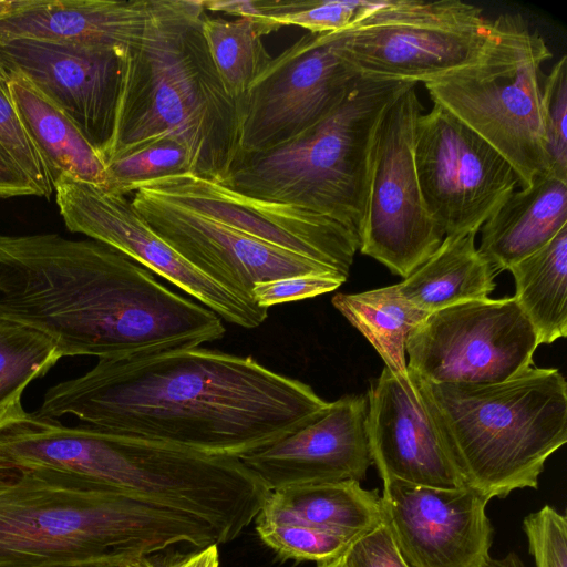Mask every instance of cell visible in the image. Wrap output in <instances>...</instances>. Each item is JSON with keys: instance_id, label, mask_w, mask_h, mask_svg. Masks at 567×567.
I'll list each match as a JSON object with an SVG mask.
<instances>
[{"instance_id": "obj_1", "label": "cell", "mask_w": 567, "mask_h": 567, "mask_svg": "<svg viewBox=\"0 0 567 567\" xmlns=\"http://www.w3.org/2000/svg\"><path fill=\"white\" fill-rule=\"evenodd\" d=\"M310 385L252 357L200 346L99 359L51 386L40 415H72L107 431L241 457L320 415Z\"/></svg>"}, {"instance_id": "obj_2", "label": "cell", "mask_w": 567, "mask_h": 567, "mask_svg": "<svg viewBox=\"0 0 567 567\" xmlns=\"http://www.w3.org/2000/svg\"><path fill=\"white\" fill-rule=\"evenodd\" d=\"M0 323L43 334L61 358L196 347L226 332L116 249L58 234L0 233Z\"/></svg>"}, {"instance_id": "obj_3", "label": "cell", "mask_w": 567, "mask_h": 567, "mask_svg": "<svg viewBox=\"0 0 567 567\" xmlns=\"http://www.w3.org/2000/svg\"><path fill=\"white\" fill-rule=\"evenodd\" d=\"M203 0H153L142 35L121 53L106 162L164 140L183 145L192 173L221 183L241 154L237 102L205 41Z\"/></svg>"}, {"instance_id": "obj_4", "label": "cell", "mask_w": 567, "mask_h": 567, "mask_svg": "<svg viewBox=\"0 0 567 567\" xmlns=\"http://www.w3.org/2000/svg\"><path fill=\"white\" fill-rule=\"evenodd\" d=\"M218 544L179 512L49 471L0 473V567L78 565Z\"/></svg>"}, {"instance_id": "obj_5", "label": "cell", "mask_w": 567, "mask_h": 567, "mask_svg": "<svg viewBox=\"0 0 567 567\" xmlns=\"http://www.w3.org/2000/svg\"><path fill=\"white\" fill-rule=\"evenodd\" d=\"M411 378L464 485L487 499L537 488L547 458L567 442V383L556 368L533 365L489 384Z\"/></svg>"}, {"instance_id": "obj_6", "label": "cell", "mask_w": 567, "mask_h": 567, "mask_svg": "<svg viewBox=\"0 0 567 567\" xmlns=\"http://www.w3.org/2000/svg\"><path fill=\"white\" fill-rule=\"evenodd\" d=\"M411 82L361 75L343 101L296 137L241 153L221 184L330 217L360 238L380 122Z\"/></svg>"}, {"instance_id": "obj_7", "label": "cell", "mask_w": 567, "mask_h": 567, "mask_svg": "<svg viewBox=\"0 0 567 567\" xmlns=\"http://www.w3.org/2000/svg\"><path fill=\"white\" fill-rule=\"evenodd\" d=\"M546 42L523 18L492 20L486 45L471 64L425 83L440 104L495 147L514 167L519 187L548 173L543 118Z\"/></svg>"}, {"instance_id": "obj_8", "label": "cell", "mask_w": 567, "mask_h": 567, "mask_svg": "<svg viewBox=\"0 0 567 567\" xmlns=\"http://www.w3.org/2000/svg\"><path fill=\"white\" fill-rule=\"evenodd\" d=\"M491 28L481 8L458 0H380L334 37L361 75L425 84L474 62Z\"/></svg>"}, {"instance_id": "obj_9", "label": "cell", "mask_w": 567, "mask_h": 567, "mask_svg": "<svg viewBox=\"0 0 567 567\" xmlns=\"http://www.w3.org/2000/svg\"><path fill=\"white\" fill-rule=\"evenodd\" d=\"M422 115L416 84L388 107L377 131L359 250L403 279L424 264L445 238L429 215L414 158Z\"/></svg>"}, {"instance_id": "obj_10", "label": "cell", "mask_w": 567, "mask_h": 567, "mask_svg": "<svg viewBox=\"0 0 567 567\" xmlns=\"http://www.w3.org/2000/svg\"><path fill=\"white\" fill-rule=\"evenodd\" d=\"M538 346L514 297H488L431 312L408 337L406 367L433 383H498L533 367Z\"/></svg>"}, {"instance_id": "obj_11", "label": "cell", "mask_w": 567, "mask_h": 567, "mask_svg": "<svg viewBox=\"0 0 567 567\" xmlns=\"http://www.w3.org/2000/svg\"><path fill=\"white\" fill-rule=\"evenodd\" d=\"M414 158L426 210L445 237L476 235L519 187L511 163L436 103L417 120Z\"/></svg>"}, {"instance_id": "obj_12", "label": "cell", "mask_w": 567, "mask_h": 567, "mask_svg": "<svg viewBox=\"0 0 567 567\" xmlns=\"http://www.w3.org/2000/svg\"><path fill=\"white\" fill-rule=\"evenodd\" d=\"M360 76L334 32L303 34L272 58L237 102L241 153L271 148L310 128Z\"/></svg>"}, {"instance_id": "obj_13", "label": "cell", "mask_w": 567, "mask_h": 567, "mask_svg": "<svg viewBox=\"0 0 567 567\" xmlns=\"http://www.w3.org/2000/svg\"><path fill=\"white\" fill-rule=\"evenodd\" d=\"M53 189L69 230L116 249L230 323L252 329L266 320L268 309L244 301L195 268L146 224L124 195L68 176L56 178Z\"/></svg>"}, {"instance_id": "obj_14", "label": "cell", "mask_w": 567, "mask_h": 567, "mask_svg": "<svg viewBox=\"0 0 567 567\" xmlns=\"http://www.w3.org/2000/svg\"><path fill=\"white\" fill-rule=\"evenodd\" d=\"M138 188L326 265L346 278L360 247L359 236L330 217L250 197L192 172L156 178Z\"/></svg>"}, {"instance_id": "obj_15", "label": "cell", "mask_w": 567, "mask_h": 567, "mask_svg": "<svg viewBox=\"0 0 567 567\" xmlns=\"http://www.w3.org/2000/svg\"><path fill=\"white\" fill-rule=\"evenodd\" d=\"M132 205L146 224L204 275L246 302L257 282L337 270L169 202L145 188ZM344 277V276H342ZM346 278V277H344Z\"/></svg>"}, {"instance_id": "obj_16", "label": "cell", "mask_w": 567, "mask_h": 567, "mask_svg": "<svg viewBox=\"0 0 567 567\" xmlns=\"http://www.w3.org/2000/svg\"><path fill=\"white\" fill-rule=\"evenodd\" d=\"M384 522L408 567H484L491 559L489 502L470 487L442 488L385 477Z\"/></svg>"}, {"instance_id": "obj_17", "label": "cell", "mask_w": 567, "mask_h": 567, "mask_svg": "<svg viewBox=\"0 0 567 567\" xmlns=\"http://www.w3.org/2000/svg\"><path fill=\"white\" fill-rule=\"evenodd\" d=\"M121 53L37 39L0 41L2 62L59 105L102 157L113 131Z\"/></svg>"}, {"instance_id": "obj_18", "label": "cell", "mask_w": 567, "mask_h": 567, "mask_svg": "<svg viewBox=\"0 0 567 567\" xmlns=\"http://www.w3.org/2000/svg\"><path fill=\"white\" fill-rule=\"evenodd\" d=\"M367 413V396L343 395L300 429L239 458L269 491L310 483L361 482L372 464Z\"/></svg>"}, {"instance_id": "obj_19", "label": "cell", "mask_w": 567, "mask_h": 567, "mask_svg": "<svg viewBox=\"0 0 567 567\" xmlns=\"http://www.w3.org/2000/svg\"><path fill=\"white\" fill-rule=\"evenodd\" d=\"M367 400V436L381 478L442 488L465 486L410 374L401 381L385 367L371 382Z\"/></svg>"}, {"instance_id": "obj_20", "label": "cell", "mask_w": 567, "mask_h": 567, "mask_svg": "<svg viewBox=\"0 0 567 567\" xmlns=\"http://www.w3.org/2000/svg\"><path fill=\"white\" fill-rule=\"evenodd\" d=\"M153 0H37L0 21V41L37 39L123 51L144 30Z\"/></svg>"}, {"instance_id": "obj_21", "label": "cell", "mask_w": 567, "mask_h": 567, "mask_svg": "<svg viewBox=\"0 0 567 567\" xmlns=\"http://www.w3.org/2000/svg\"><path fill=\"white\" fill-rule=\"evenodd\" d=\"M567 226V181L550 173L513 192L481 227L478 251L497 272L534 254Z\"/></svg>"}, {"instance_id": "obj_22", "label": "cell", "mask_w": 567, "mask_h": 567, "mask_svg": "<svg viewBox=\"0 0 567 567\" xmlns=\"http://www.w3.org/2000/svg\"><path fill=\"white\" fill-rule=\"evenodd\" d=\"M256 523L296 524L358 538L384 522L378 489L358 481L291 485L269 491Z\"/></svg>"}, {"instance_id": "obj_23", "label": "cell", "mask_w": 567, "mask_h": 567, "mask_svg": "<svg viewBox=\"0 0 567 567\" xmlns=\"http://www.w3.org/2000/svg\"><path fill=\"white\" fill-rule=\"evenodd\" d=\"M8 74L11 100L52 182L68 176L106 189V164L78 125L27 76L10 68Z\"/></svg>"}, {"instance_id": "obj_24", "label": "cell", "mask_w": 567, "mask_h": 567, "mask_svg": "<svg viewBox=\"0 0 567 567\" xmlns=\"http://www.w3.org/2000/svg\"><path fill=\"white\" fill-rule=\"evenodd\" d=\"M475 236L445 237L424 264L395 285L398 292L429 313L488 298L498 272L475 247Z\"/></svg>"}, {"instance_id": "obj_25", "label": "cell", "mask_w": 567, "mask_h": 567, "mask_svg": "<svg viewBox=\"0 0 567 567\" xmlns=\"http://www.w3.org/2000/svg\"><path fill=\"white\" fill-rule=\"evenodd\" d=\"M513 296L533 324L538 344L567 334V226L545 246L513 265Z\"/></svg>"}, {"instance_id": "obj_26", "label": "cell", "mask_w": 567, "mask_h": 567, "mask_svg": "<svg viewBox=\"0 0 567 567\" xmlns=\"http://www.w3.org/2000/svg\"><path fill=\"white\" fill-rule=\"evenodd\" d=\"M331 302L372 344L385 367L399 380H406L408 337L430 313L405 300L395 285L358 293L338 292Z\"/></svg>"}, {"instance_id": "obj_27", "label": "cell", "mask_w": 567, "mask_h": 567, "mask_svg": "<svg viewBox=\"0 0 567 567\" xmlns=\"http://www.w3.org/2000/svg\"><path fill=\"white\" fill-rule=\"evenodd\" d=\"M202 30L217 73L229 96L238 102L272 60L256 19L226 20L204 16Z\"/></svg>"}, {"instance_id": "obj_28", "label": "cell", "mask_w": 567, "mask_h": 567, "mask_svg": "<svg viewBox=\"0 0 567 567\" xmlns=\"http://www.w3.org/2000/svg\"><path fill=\"white\" fill-rule=\"evenodd\" d=\"M61 359L43 334L24 327L0 323V410L21 400L24 389Z\"/></svg>"}, {"instance_id": "obj_29", "label": "cell", "mask_w": 567, "mask_h": 567, "mask_svg": "<svg viewBox=\"0 0 567 567\" xmlns=\"http://www.w3.org/2000/svg\"><path fill=\"white\" fill-rule=\"evenodd\" d=\"M377 1L367 0H256L257 19L265 35L285 25L311 33L334 32L360 22Z\"/></svg>"}, {"instance_id": "obj_30", "label": "cell", "mask_w": 567, "mask_h": 567, "mask_svg": "<svg viewBox=\"0 0 567 567\" xmlns=\"http://www.w3.org/2000/svg\"><path fill=\"white\" fill-rule=\"evenodd\" d=\"M106 190L125 196L146 182L192 172V161L183 145L164 140L106 162Z\"/></svg>"}, {"instance_id": "obj_31", "label": "cell", "mask_w": 567, "mask_h": 567, "mask_svg": "<svg viewBox=\"0 0 567 567\" xmlns=\"http://www.w3.org/2000/svg\"><path fill=\"white\" fill-rule=\"evenodd\" d=\"M8 78V68L0 59V145L31 181L38 196L50 198L54 190L52 177L18 115Z\"/></svg>"}, {"instance_id": "obj_32", "label": "cell", "mask_w": 567, "mask_h": 567, "mask_svg": "<svg viewBox=\"0 0 567 567\" xmlns=\"http://www.w3.org/2000/svg\"><path fill=\"white\" fill-rule=\"evenodd\" d=\"M256 530L280 557L317 563L343 555L357 539L296 524L256 523Z\"/></svg>"}, {"instance_id": "obj_33", "label": "cell", "mask_w": 567, "mask_h": 567, "mask_svg": "<svg viewBox=\"0 0 567 567\" xmlns=\"http://www.w3.org/2000/svg\"><path fill=\"white\" fill-rule=\"evenodd\" d=\"M543 118L548 173L567 181V56L543 80Z\"/></svg>"}, {"instance_id": "obj_34", "label": "cell", "mask_w": 567, "mask_h": 567, "mask_svg": "<svg viewBox=\"0 0 567 567\" xmlns=\"http://www.w3.org/2000/svg\"><path fill=\"white\" fill-rule=\"evenodd\" d=\"M535 567H567V517L545 505L523 520Z\"/></svg>"}, {"instance_id": "obj_35", "label": "cell", "mask_w": 567, "mask_h": 567, "mask_svg": "<svg viewBox=\"0 0 567 567\" xmlns=\"http://www.w3.org/2000/svg\"><path fill=\"white\" fill-rule=\"evenodd\" d=\"M347 278L338 275H300L257 282L252 300L262 308L309 299L339 288Z\"/></svg>"}, {"instance_id": "obj_36", "label": "cell", "mask_w": 567, "mask_h": 567, "mask_svg": "<svg viewBox=\"0 0 567 567\" xmlns=\"http://www.w3.org/2000/svg\"><path fill=\"white\" fill-rule=\"evenodd\" d=\"M38 196L31 181L0 145V197Z\"/></svg>"}, {"instance_id": "obj_37", "label": "cell", "mask_w": 567, "mask_h": 567, "mask_svg": "<svg viewBox=\"0 0 567 567\" xmlns=\"http://www.w3.org/2000/svg\"><path fill=\"white\" fill-rule=\"evenodd\" d=\"M164 567H219L217 544H210L196 553L167 561Z\"/></svg>"}, {"instance_id": "obj_38", "label": "cell", "mask_w": 567, "mask_h": 567, "mask_svg": "<svg viewBox=\"0 0 567 567\" xmlns=\"http://www.w3.org/2000/svg\"><path fill=\"white\" fill-rule=\"evenodd\" d=\"M166 563L155 560L151 555H137L86 564L45 567H164Z\"/></svg>"}, {"instance_id": "obj_39", "label": "cell", "mask_w": 567, "mask_h": 567, "mask_svg": "<svg viewBox=\"0 0 567 567\" xmlns=\"http://www.w3.org/2000/svg\"><path fill=\"white\" fill-rule=\"evenodd\" d=\"M35 2L37 0H0V21L33 7Z\"/></svg>"}, {"instance_id": "obj_40", "label": "cell", "mask_w": 567, "mask_h": 567, "mask_svg": "<svg viewBox=\"0 0 567 567\" xmlns=\"http://www.w3.org/2000/svg\"><path fill=\"white\" fill-rule=\"evenodd\" d=\"M484 567H526L523 560L515 551H509L501 558H493Z\"/></svg>"}, {"instance_id": "obj_41", "label": "cell", "mask_w": 567, "mask_h": 567, "mask_svg": "<svg viewBox=\"0 0 567 567\" xmlns=\"http://www.w3.org/2000/svg\"><path fill=\"white\" fill-rule=\"evenodd\" d=\"M317 567H349V566L346 561L344 555H341L333 559L318 563Z\"/></svg>"}]
</instances>
